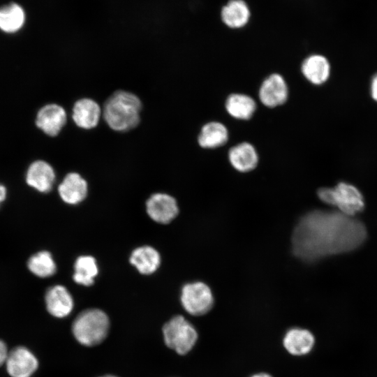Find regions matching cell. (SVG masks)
Returning <instances> with one entry per match:
<instances>
[{
	"instance_id": "4",
	"label": "cell",
	"mask_w": 377,
	"mask_h": 377,
	"mask_svg": "<svg viewBox=\"0 0 377 377\" xmlns=\"http://www.w3.org/2000/svg\"><path fill=\"white\" fill-rule=\"evenodd\" d=\"M318 196L323 202L337 207L340 212L350 216L360 212L364 207L360 191L346 182H340L334 188H320Z\"/></svg>"
},
{
	"instance_id": "9",
	"label": "cell",
	"mask_w": 377,
	"mask_h": 377,
	"mask_svg": "<svg viewBox=\"0 0 377 377\" xmlns=\"http://www.w3.org/2000/svg\"><path fill=\"white\" fill-rule=\"evenodd\" d=\"M258 96L261 103L268 108L285 103L288 97V88L283 77L278 73L269 75L262 82Z\"/></svg>"
},
{
	"instance_id": "3",
	"label": "cell",
	"mask_w": 377,
	"mask_h": 377,
	"mask_svg": "<svg viewBox=\"0 0 377 377\" xmlns=\"http://www.w3.org/2000/svg\"><path fill=\"white\" fill-rule=\"evenodd\" d=\"M110 327L107 314L97 309H87L74 320L72 332L75 339L85 346L101 343L106 337Z\"/></svg>"
},
{
	"instance_id": "14",
	"label": "cell",
	"mask_w": 377,
	"mask_h": 377,
	"mask_svg": "<svg viewBox=\"0 0 377 377\" xmlns=\"http://www.w3.org/2000/svg\"><path fill=\"white\" fill-rule=\"evenodd\" d=\"M301 71L311 83L320 85L325 82L330 74V65L327 59L320 54H313L304 59Z\"/></svg>"
},
{
	"instance_id": "18",
	"label": "cell",
	"mask_w": 377,
	"mask_h": 377,
	"mask_svg": "<svg viewBox=\"0 0 377 377\" xmlns=\"http://www.w3.org/2000/svg\"><path fill=\"white\" fill-rule=\"evenodd\" d=\"M58 191L64 202L75 205L85 198L87 194V184L79 174L71 172L64 177L59 184Z\"/></svg>"
},
{
	"instance_id": "5",
	"label": "cell",
	"mask_w": 377,
	"mask_h": 377,
	"mask_svg": "<svg viewBox=\"0 0 377 377\" xmlns=\"http://www.w3.org/2000/svg\"><path fill=\"white\" fill-rule=\"evenodd\" d=\"M163 334L167 346L179 355L188 353L198 339L195 328L180 315L174 316L163 325Z\"/></svg>"
},
{
	"instance_id": "19",
	"label": "cell",
	"mask_w": 377,
	"mask_h": 377,
	"mask_svg": "<svg viewBox=\"0 0 377 377\" xmlns=\"http://www.w3.org/2000/svg\"><path fill=\"white\" fill-rule=\"evenodd\" d=\"M228 140V131L219 121H210L202 127L198 141L202 148L214 149L223 146Z\"/></svg>"
},
{
	"instance_id": "2",
	"label": "cell",
	"mask_w": 377,
	"mask_h": 377,
	"mask_svg": "<svg viewBox=\"0 0 377 377\" xmlns=\"http://www.w3.org/2000/svg\"><path fill=\"white\" fill-rule=\"evenodd\" d=\"M141 109L142 103L137 96L128 91H118L105 102L103 117L112 129L126 131L138 124Z\"/></svg>"
},
{
	"instance_id": "17",
	"label": "cell",
	"mask_w": 377,
	"mask_h": 377,
	"mask_svg": "<svg viewBox=\"0 0 377 377\" xmlns=\"http://www.w3.org/2000/svg\"><path fill=\"white\" fill-rule=\"evenodd\" d=\"M284 348L293 355L308 354L315 344L313 334L309 330L295 327L289 330L283 340Z\"/></svg>"
},
{
	"instance_id": "12",
	"label": "cell",
	"mask_w": 377,
	"mask_h": 377,
	"mask_svg": "<svg viewBox=\"0 0 377 377\" xmlns=\"http://www.w3.org/2000/svg\"><path fill=\"white\" fill-rule=\"evenodd\" d=\"M54 180V169L46 161H35L30 164L27 169V183L40 192H49L52 188Z\"/></svg>"
},
{
	"instance_id": "27",
	"label": "cell",
	"mask_w": 377,
	"mask_h": 377,
	"mask_svg": "<svg viewBox=\"0 0 377 377\" xmlns=\"http://www.w3.org/2000/svg\"><path fill=\"white\" fill-rule=\"evenodd\" d=\"M6 197V188L4 186L0 184V203L3 202Z\"/></svg>"
},
{
	"instance_id": "26",
	"label": "cell",
	"mask_w": 377,
	"mask_h": 377,
	"mask_svg": "<svg viewBox=\"0 0 377 377\" xmlns=\"http://www.w3.org/2000/svg\"><path fill=\"white\" fill-rule=\"evenodd\" d=\"M370 88L371 97L377 102V74L373 77Z\"/></svg>"
},
{
	"instance_id": "6",
	"label": "cell",
	"mask_w": 377,
	"mask_h": 377,
	"mask_svg": "<svg viewBox=\"0 0 377 377\" xmlns=\"http://www.w3.org/2000/svg\"><path fill=\"white\" fill-rule=\"evenodd\" d=\"M214 297L210 288L203 282L185 284L181 293V302L186 312L193 316L207 313L214 305Z\"/></svg>"
},
{
	"instance_id": "1",
	"label": "cell",
	"mask_w": 377,
	"mask_h": 377,
	"mask_svg": "<svg viewBox=\"0 0 377 377\" xmlns=\"http://www.w3.org/2000/svg\"><path fill=\"white\" fill-rule=\"evenodd\" d=\"M364 224L339 211L313 210L304 214L292 235V249L298 258L313 262L348 252L365 240Z\"/></svg>"
},
{
	"instance_id": "24",
	"label": "cell",
	"mask_w": 377,
	"mask_h": 377,
	"mask_svg": "<svg viewBox=\"0 0 377 377\" xmlns=\"http://www.w3.org/2000/svg\"><path fill=\"white\" fill-rule=\"evenodd\" d=\"M29 269L39 277H48L56 272V264L48 251H40L32 256L28 260Z\"/></svg>"
},
{
	"instance_id": "7",
	"label": "cell",
	"mask_w": 377,
	"mask_h": 377,
	"mask_svg": "<svg viewBox=\"0 0 377 377\" xmlns=\"http://www.w3.org/2000/svg\"><path fill=\"white\" fill-rule=\"evenodd\" d=\"M5 365L10 377H31L38 367V361L29 349L17 346L9 351Z\"/></svg>"
},
{
	"instance_id": "13",
	"label": "cell",
	"mask_w": 377,
	"mask_h": 377,
	"mask_svg": "<svg viewBox=\"0 0 377 377\" xmlns=\"http://www.w3.org/2000/svg\"><path fill=\"white\" fill-rule=\"evenodd\" d=\"M47 311L59 318L68 316L73 308V300L71 293L62 286H54L49 288L45 295Z\"/></svg>"
},
{
	"instance_id": "21",
	"label": "cell",
	"mask_w": 377,
	"mask_h": 377,
	"mask_svg": "<svg viewBox=\"0 0 377 377\" xmlns=\"http://www.w3.org/2000/svg\"><path fill=\"white\" fill-rule=\"evenodd\" d=\"M226 109L232 117L248 120L256 110L255 101L249 96L244 94H232L226 99Z\"/></svg>"
},
{
	"instance_id": "16",
	"label": "cell",
	"mask_w": 377,
	"mask_h": 377,
	"mask_svg": "<svg viewBox=\"0 0 377 377\" xmlns=\"http://www.w3.org/2000/svg\"><path fill=\"white\" fill-rule=\"evenodd\" d=\"M101 114V108L96 101L90 98H82L74 104L72 117L77 126L91 129L97 126Z\"/></svg>"
},
{
	"instance_id": "10",
	"label": "cell",
	"mask_w": 377,
	"mask_h": 377,
	"mask_svg": "<svg viewBox=\"0 0 377 377\" xmlns=\"http://www.w3.org/2000/svg\"><path fill=\"white\" fill-rule=\"evenodd\" d=\"M146 208L151 219L163 224L172 221L179 212L175 199L166 193L153 194L147 200Z\"/></svg>"
},
{
	"instance_id": "29",
	"label": "cell",
	"mask_w": 377,
	"mask_h": 377,
	"mask_svg": "<svg viewBox=\"0 0 377 377\" xmlns=\"http://www.w3.org/2000/svg\"><path fill=\"white\" fill-rule=\"evenodd\" d=\"M101 377H117V376H113V375H105V376H101Z\"/></svg>"
},
{
	"instance_id": "25",
	"label": "cell",
	"mask_w": 377,
	"mask_h": 377,
	"mask_svg": "<svg viewBox=\"0 0 377 377\" xmlns=\"http://www.w3.org/2000/svg\"><path fill=\"white\" fill-rule=\"evenodd\" d=\"M8 353L9 351L6 343L0 339V367L5 364Z\"/></svg>"
},
{
	"instance_id": "23",
	"label": "cell",
	"mask_w": 377,
	"mask_h": 377,
	"mask_svg": "<svg viewBox=\"0 0 377 377\" xmlns=\"http://www.w3.org/2000/svg\"><path fill=\"white\" fill-rule=\"evenodd\" d=\"M73 280L83 286H91L97 276L98 269L95 258L90 256H82L77 258Z\"/></svg>"
},
{
	"instance_id": "20",
	"label": "cell",
	"mask_w": 377,
	"mask_h": 377,
	"mask_svg": "<svg viewBox=\"0 0 377 377\" xmlns=\"http://www.w3.org/2000/svg\"><path fill=\"white\" fill-rule=\"evenodd\" d=\"M130 262L141 274H150L159 267L161 258L155 249L145 246L138 247L132 252Z\"/></svg>"
},
{
	"instance_id": "8",
	"label": "cell",
	"mask_w": 377,
	"mask_h": 377,
	"mask_svg": "<svg viewBox=\"0 0 377 377\" xmlns=\"http://www.w3.org/2000/svg\"><path fill=\"white\" fill-rule=\"evenodd\" d=\"M219 17L222 24L226 27L238 30L249 24L252 11L246 0H227L220 8Z\"/></svg>"
},
{
	"instance_id": "28",
	"label": "cell",
	"mask_w": 377,
	"mask_h": 377,
	"mask_svg": "<svg viewBox=\"0 0 377 377\" xmlns=\"http://www.w3.org/2000/svg\"><path fill=\"white\" fill-rule=\"evenodd\" d=\"M251 377H272L269 374L266 373H258L256 374H254Z\"/></svg>"
},
{
	"instance_id": "11",
	"label": "cell",
	"mask_w": 377,
	"mask_h": 377,
	"mask_svg": "<svg viewBox=\"0 0 377 377\" xmlns=\"http://www.w3.org/2000/svg\"><path fill=\"white\" fill-rule=\"evenodd\" d=\"M66 122V113L60 105L54 103L42 107L38 112L36 124L42 131L50 136H55L61 131Z\"/></svg>"
},
{
	"instance_id": "22",
	"label": "cell",
	"mask_w": 377,
	"mask_h": 377,
	"mask_svg": "<svg viewBox=\"0 0 377 377\" xmlns=\"http://www.w3.org/2000/svg\"><path fill=\"white\" fill-rule=\"evenodd\" d=\"M26 15L24 9L16 3L0 8V30L7 34L20 31L24 26Z\"/></svg>"
},
{
	"instance_id": "15",
	"label": "cell",
	"mask_w": 377,
	"mask_h": 377,
	"mask_svg": "<svg viewBox=\"0 0 377 377\" xmlns=\"http://www.w3.org/2000/svg\"><path fill=\"white\" fill-rule=\"evenodd\" d=\"M228 159L237 171L246 172L253 170L258 165V155L256 148L249 142H243L230 148Z\"/></svg>"
}]
</instances>
